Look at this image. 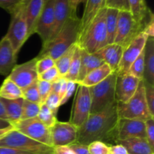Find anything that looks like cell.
Listing matches in <instances>:
<instances>
[{"label":"cell","mask_w":154,"mask_h":154,"mask_svg":"<svg viewBox=\"0 0 154 154\" xmlns=\"http://www.w3.org/2000/svg\"><path fill=\"white\" fill-rule=\"evenodd\" d=\"M77 84H77L76 82H75V81H67V87H66V92H65L63 98L61 99L60 105H64V104H66V102L69 101V99H70L71 96L74 94L75 91L76 90Z\"/></svg>","instance_id":"cell-44"},{"label":"cell","mask_w":154,"mask_h":154,"mask_svg":"<svg viewBox=\"0 0 154 154\" xmlns=\"http://www.w3.org/2000/svg\"><path fill=\"white\" fill-rule=\"evenodd\" d=\"M23 0H0V8L11 14Z\"/></svg>","instance_id":"cell-45"},{"label":"cell","mask_w":154,"mask_h":154,"mask_svg":"<svg viewBox=\"0 0 154 154\" xmlns=\"http://www.w3.org/2000/svg\"><path fill=\"white\" fill-rule=\"evenodd\" d=\"M0 147H11L32 154H53V147L38 142L14 129L0 139Z\"/></svg>","instance_id":"cell-6"},{"label":"cell","mask_w":154,"mask_h":154,"mask_svg":"<svg viewBox=\"0 0 154 154\" xmlns=\"http://www.w3.org/2000/svg\"><path fill=\"white\" fill-rule=\"evenodd\" d=\"M10 14L11 16V19L5 36L10 41L15 54L17 56L21 48L29 38L28 27L23 14L20 4Z\"/></svg>","instance_id":"cell-7"},{"label":"cell","mask_w":154,"mask_h":154,"mask_svg":"<svg viewBox=\"0 0 154 154\" xmlns=\"http://www.w3.org/2000/svg\"><path fill=\"white\" fill-rule=\"evenodd\" d=\"M126 3H127V5H128V0H126ZM128 7H129V5H128Z\"/></svg>","instance_id":"cell-55"},{"label":"cell","mask_w":154,"mask_h":154,"mask_svg":"<svg viewBox=\"0 0 154 154\" xmlns=\"http://www.w3.org/2000/svg\"><path fill=\"white\" fill-rule=\"evenodd\" d=\"M40 105L39 104L29 102L24 99L20 120L37 117L38 115L39 110H40Z\"/></svg>","instance_id":"cell-33"},{"label":"cell","mask_w":154,"mask_h":154,"mask_svg":"<svg viewBox=\"0 0 154 154\" xmlns=\"http://www.w3.org/2000/svg\"><path fill=\"white\" fill-rule=\"evenodd\" d=\"M80 26L81 19L77 14L71 15L57 35L42 47L36 58L40 59L48 56L54 60H57L63 53L78 43Z\"/></svg>","instance_id":"cell-2"},{"label":"cell","mask_w":154,"mask_h":154,"mask_svg":"<svg viewBox=\"0 0 154 154\" xmlns=\"http://www.w3.org/2000/svg\"><path fill=\"white\" fill-rule=\"evenodd\" d=\"M44 5V0H23L20 2L29 37L34 34L35 24L43 9Z\"/></svg>","instance_id":"cell-17"},{"label":"cell","mask_w":154,"mask_h":154,"mask_svg":"<svg viewBox=\"0 0 154 154\" xmlns=\"http://www.w3.org/2000/svg\"><path fill=\"white\" fill-rule=\"evenodd\" d=\"M144 71L143 81L154 85V38H147L144 48Z\"/></svg>","instance_id":"cell-23"},{"label":"cell","mask_w":154,"mask_h":154,"mask_svg":"<svg viewBox=\"0 0 154 154\" xmlns=\"http://www.w3.org/2000/svg\"><path fill=\"white\" fill-rule=\"evenodd\" d=\"M144 86L147 107L151 115L154 117V85L144 81Z\"/></svg>","instance_id":"cell-36"},{"label":"cell","mask_w":154,"mask_h":154,"mask_svg":"<svg viewBox=\"0 0 154 154\" xmlns=\"http://www.w3.org/2000/svg\"><path fill=\"white\" fill-rule=\"evenodd\" d=\"M0 99L5 107L8 121L12 125L20 121L22 115L23 104L24 99L23 98L16 99H5L2 98Z\"/></svg>","instance_id":"cell-26"},{"label":"cell","mask_w":154,"mask_h":154,"mask_svg":"<svg viewBox=\"0 0 154 154\" xmlns=\"http://www.w3.org/2000/svg\"><path fill=\"white\" fill-rule=\"evenodd\" d=\"M12 126H13V125H12L8 120H2V119H0V129H6V128H8Z\"/></svg>","instance_id":"cell-53"},{"label":"cell","mask_w":154,"mask_h":154,"mask_svg":"<svg viewBox=\"0 0 154 154\" xmlns=\"http://www.w3.org/2000/svg\"><path fill=\"white\" fill-rule=\"evenodd\" d=\"M147 38L148 37L144 32H141L125 48L122 56L121 61L116 72L117 75H120L129 72L131 65L144 51Z\"/></svg>","instance_id":"cell-13"},{"label":"cell","mask_w":154,"mask_h":154,"mask_svg":"<svg viewBox=\"0 0 154 154\" xmlns=\"http://www.w3.org/2000/svg\"><path fill=\"white\" fill-rule=\"evenodd\" d=\"M13 126L14 129L26 136L45 145L53 147L51 129L44 125L38 117L20 120Z\"/></svg>","instance_id":"cell-10"},{"label":"cell","mask_w":154,"mask_h":154,"mask_svg":"<svg viewBox=\"0 0 154 154\" xmlns=\"http://www.w3.org/2000/svg\"><path fill=\"white\" fill-rule=\"evenodd\" d=\"M0 98L5 99L22 98V90L11 80L6 78L0 87Z\"/></svg>","instance_id":"cell-29"},{"label":"cell","mask_w":154,"mask_h":154,"mask_svg":"<svg viewBox=\"0 0 154 154\" xmlns=\"http://www.w3.org/2000/svg\"><path fill=\"white\" fill-rule=\"evenodd\" d=\"M116 78L117 73L112 72L102 82L90 87L91 96L90 114L99 112L116 102Z\"/></svg>","instance_id":"cell-5"},{"label":"cell","mask_w":154,"mask_h":154,"mask_svg":"<svg viewBox=\"0 0 154 154\" xmlns=\"http://www.w3.org/2000/svg\"><path fill=\"white\" fill-rule=\"evenodd\" d=\"M123 51V47L113 43L105 45L95 54L109 66L112 72H116L121 61Z\"/></svg>","instance_id":"cell-19"},{"label":"cell","mask_w":154,"mask_h":154,"mask_svg":"<svg viewBox=\"0 0 154 154\" xmlns=\"http://www.w3.org/2000/svg\"><path fill=\"white\" fill-rule=\"evenodd\" d=\"M109 154H128V152L122 144H117L109 146Z\"/></svg>","instance_id":"cell-48"},{"label":"cell","mask_w":154,"mask_h":154,"mask_svg":"<svg viewBox=\"0 0 154 154\" xmlns=\"http://www.w3.org/2000/svg\"><path fill=\"white\" fill-rule=\"evenodd\" d=\"M119 11H120L117 9L107 8L106 15H105V26H106L108 45L113 44L114 42Z\"/></svg>","instance_id":"cell-28"},{"label":"cell","mask_w":154,"mask_h":154,"mask_svg":"<svg viewBox=\"0 0 154 154\" xmlns=\"http://www.w3.org/2000/svg\"><path fill=\"white\" fill-rule=\"evenodd\" d=\"M54 2L55 0H48L45 2L35 27L34 33L41 38L42 47L49 42L52 34L54 24Z\"/></svg>","instance_id":"cell-12"},{"label":"cell","mask_w":154,"mask_h":154,"mask_svg":"<svg viewBox=\"0 0 154 154\" xmlns=\"http://www.w3.org/2000/svg\"><path fill=\"white\" fill-rule=\"evenodd\" d=\"M22 98L29 102L41 105L40 96H39L38 90L37 82L22 90Z\"/></svg>","instance_id":"cell-35"},{"label":"cell","mask_w":154,"mask_h":154,"mask_svg":"<svg viewBox=\"0 0 154 154\" xmlns=\"http://www.w3.org/2000/svg\"><path fill=\"white\" fill-rule=\"evenodd\" d=\"M76 46L77 44L74 45L69 49H68L66 52L63 53L57 60H55V66L61 77H64L69 70V66H70Z\"/></svg>","instance_id":"cell-31"},{"label":"cell","mask_w":154,"mask_h":154,"mask_svg":"<svg viewBox=\"0 0 154 154\" xmlns=\"http://www.w3.org/2000/svg\"><path fill=\"white\" fill-rule=\"evenodd\" d=\"M106 10L107 8H104L99 11L78 39L77 44L89 54H95L108 45L105 26Z\"/></svg>","instance_id":"cell-3"},{"label":"cell","mask_w":154,"mask_h":154,"mask_svg":"<svg viewBox=\"0 0 154 154\" xmlns=\"http://www.w3.org/2000/svg\"><path fill=\"white\" fill-rule=\"evenodd\" d=\"M14 129V126H10L8 128H6V129H0V139L2 138L5 135H6L7 133H8L11 130Z\"/></svg>","instance_id":"cell-54"},{"label":"cell","mask_w":154,"mask_h":154,"mask_svg":"<svg viewBox=\"0 0 154 154\" xmlns=\"http://www.w3.org/2000/svg\"><path fill=\"white\" fill-rule=\"evenodd\" d=\"M17 57L10 41L5 35L0 40V75L8 76L16 66Z\"/></svg>","instance_id":"cell-18"},{"label":"cell","mask_w":154,"mask_h":154,"mask_svg":"<svg viewBox=\"0 0 154 154\" xmlns=\"http://www.w3.org/2000/svg\"><path fill=\"white\" fill-rule=\"evenodd\" d=\"M87 0H69L71 11L73 14H77V9L81 3H85Z\"/></svg>","instance_id":"cell-51"},{"label":"cell","mask_w":154,"mask_h":154,"mask_svg":"<svg viewBox=\"0 0 154 154\" xmlns=\"http://www.w3.org/2000/svg\"><path fill=\"white\" fill-rule=\"evenodd\" d=\"M75 154H90L89 151L88 145L75 142L69 146Z\"/></svg>","instance_id":"cell-47"},{"label":"cell","mask_w":154,"mask_h":154,"mask_svg":"<svg viewBox=\"0 0 154 154\" xmlns=\"http://www.w3.org/2000/svg\"><path fill=\"white\" fill-rule=\"evenodd\" d=\"M146 139L152 148L154 149V119H150L145 122Z\"/></svg>","instance_id":"cell-42"},{"label":"cell","mask_w":154,"mask_h":154,"mask_svg":"<svg viewBox=\"0 0 154 154\" xmlns=\"http://www.w3.org/2000/svg\"><path fill=\"white\" fill-rule=\"evenodd\" d=\"M53 154H75L69 146L53 147Z\"/></svg>","instance_id":"cell-49"},{"label":"cell","mask_w":154,"mask_h":154,"mask_svg":"<svg viewBox=\"0 0 154 154\" xmlns=\"http://www.w3.org/2000/svg\"><path fill=\"white\" fill-rule=\"evenodd\" d=\"M119 117L117 102L112 103L102 111L90 114L84 124L78 129L77 142L88 145L96 141L111 145L115 143V130Z\"/></svg>","instance_id":"cell-1"},{"label":"cell","mask_w":154,"mask_h":154,"mask_svg":"<svg viewBox=\"0 0 154 154\" xmlns=\"http://www.w3.org/2000/svg\"><path fill=\"white\" fill-rule=\"evenodd\" d=\"M105 8L118 11H129L126 0H105Z\"/></svg>","instance_id":"cell-43"},{"label":"cell","mask_w":154,"mask_h":154,"mask_svg":"<svg viewBox=\"0 0 154 154\" xmlns=\"http://www.w3.org/2000/svg\"><path fill=\"white\" fill-rule=\"evenodd\" d=\"M37 60L36 69H37V72L38 75L55 66V60L51 58V57H48V56L42 57L40 59H37Z\"/></svg>","instance_id":"cell-38"},{"label":"cell","mask_w":154,"mask_h":154,"mask_svg":"<svg viewBox=\"0 0 154 154\" xmlns=\"http://www.w3.org/2000/svg\"><path fill=\"white\" fill-rule=\"evenodd\" d=\"M132 138H146L144 121L119 118L115 130V144L118 141Z\"/></svg>","instance_id":"cell-14"},{"label":"cell","mask_w":154,"mask_h":154,"mask_svg":"<svg viewBox=\"0 0 154 154\" xmlns=\"http://www.w3.org/2000/svg\"><path fill=\"white\" fill-rule=\"evenodd\" d=\"M78 85L69 122L78 129L84 124L90 114L91 96L90 87L81 84Z\"/></svg>","instance_id":"cell-9"},{"label":"cell","mask_w":154,"mask_h":154,"mask_svg":"<svg viewBox=\"0 0 154 154\" xmlns=\"http://www.w3.org/2000/svg\"><path fill=\"white\" fill-rule=\"evenodd\" d=\"M51 85H52V84L48 82V81L38 80L37 86L39 96H40L41 104L45 103L50 93H51Z\"/></svg>","instance_id":"cell-40"},{"label":"cell","mask_w":154,"mask_h":154,"mask_svg":"<svg viewBox=\"0 0 154 154\" xmlns=\"http://www.w3.org/2000/svg\"><path fill=\"white\" fill-rule=\"evenodd\" d=\"M142 32H144L148 38H153L154 36V18L153 14L150 13L148 20L146 23Z\"/></svg>","instance_id":"cell-46"},{"label":"cell","mask_w":154,"mask_h":154,"mask_svg":"<svg viewBox=\"0 0 154 154\" xmlns=\"http://www.w3.org/2000/svg\"><path fill=\"white\" fill-rule=\"evenodd\" d=\"M116 144H120L126 149L128 154H153L154 149L150 147L146 138H132L118 141Z\"/></svg>","instance_id":"cell-24"},{"label":"cell","mask_w":154,"mask_h":154,"mask_svg":"<svg viewBox=\"0 0 154 154\" xmlns=\"http://www.w3.org/2000/svg\"><path fill=\"white\" fill-rule=\"evenodd\" d=\"M0 154H32L11 147H0Z\"/></svg>","instance_id":"cell-50"},{"label":"cell","mask_w":154,"mask_h":154,"mask_svg":"<svg viewBox=\"0 0 154 154\" xmlns=\"http://www.w3.org/2000/svg\"><path fill=\"white\" fill-rule=\"evenodd\" d=\"M85 3L86 5L84 14L82 17L80 18L81 26H80L79 38L82 35L86 29L96 17V15L99 13V11L105 8V0H87Z\"/></svg>","instance_id":"cell-21"},{"label":"cell","mask_w":154,"mask_h":154,"mask_svg":"<svg viewBox=\"0 0 154 154\" xmlns=\"http://www.w3.org/2000/svg\"><path fill=\"white\" fill-rule=\"evenodd\" d=\"M52 146H69L77 142L78 128L69 122H60L57 120L51 128Z\"/></svg>","instance_id":"cell-15"},{"label":"cell","mask_w":154,"mask_h":154,"mask_svg":"<svg viewBox=\"0 0 154 154\" xmlns=\"http://www.w3.org/2000/svg\"><path fill=\"white\" fill-rule=\"evenodd\" d=\"M60 102H61V98H60V96L58 94H57V93L51 92L49 96H48V99L45 101V104L51 110V112L54 115L57 116L59 108L61 106L60 105Z\"/></svg>","instance_id":"cell-37"},{"label":"cell","mask_w":154,"mask_h":154,"mask_svg":"<svg viewBox=\"0 0 154 154\" xmlns=\"http://www.w3.org/2000/svg\"><path fill=\"white\" fill-rule=\"evenodd\" d=\"M37 58L32 59L20 65H16L7 77L16 84L21 90L29 87L38 80L36 69Z\"/></svg>","instance_id":"cell-11"},{"label":"cell","mask_w":154,"mask_h":154,"mask_svg":"<svg viewBox=\"0 0 154 154\" xmlns=\"http://www.w3.org/2000/svg\"><path fill=\"white\" fill-rule=\"evenodd\" d=\"M119 118L130 119L144 121L154 119L147 107L144 93V81L141 80L134 96L125 103L117 102Z\"/></svg>","instance_id":"cell-4"},{"label":"cell","mask_w":154,"mask_h":154,"mask_svg":"<svg viewBox=\"0 0 154 154\" xmlns=\"http://www.w3.org/2000/svg\"><path fill=\"white\" fill-rule=\"evenodd\" d=\"M105 63V62L100 57H98L96 54H89L82 49L81 66H80L78 80L76 81L77 84H79L90 72L100 67Z\"/></svg>","instance_id":"cell-22"},{"label":"cell","mask_w":154,"mask_h":154,"mask_svg":"<svg viewBox=\"0 0 154 154\" xmlns=\"http://www.w3.org/2000/svg\"><path fill=\"white\" fill-rule=\"evenodd\" d=\"M37 117L44 125L50 129L52 128L57 121V116H55L51 112V110L45 103L41 104L40 110H39L38 115Z\"/></svg>","instance_id":"cell-32"},{"label":"cell","mask_w":154,"mask_h":154,"mask_svg":"<svg viewBox=\"0 0 154 154\" xmlns=\"http://www.w3.org/2000/svg\"><path fill=\"white\" fill-rule=\"evenodd\" d=\"M153 154H154V153H153Z\"/></svg>","instance_id":"cell-57"},{"label":"cell","mask_w":154,"mask_h":154,"mask_svg":"<svg viewBox=\"0 0 154 154\" xmlns=\"http://www.w3.org/2000/svg\"><path fill=\"white\" fill-rule=\"evenodd\" d=\"M81 49L79 45L77 44L76 48L74 52L73 57H72V61H71L70 66H69V70L67 73L63 78L67 81H75L76 82L78 80V75H79L80 66H81Z\"/></svg>","instance_id":"cell-30"},{"label":"cell","mask_w":154,"mask_h":154,"mask_svg":"<svg viewBox=\"0 0 154 154\" xmlns=\"http://www.w3.org/2000/svg\"><path fill=\"white\" fill-rule=\"evenodd\" d=\"M0 119H2V120H8L7 114H6L5 110V107L4 105H3L1 99H0Z\"/></svg>","instance_id":"cell-52"},{"label":"cell","mask_w":154,"mask_h":154,"mask_svg":"<svg viewBox=\"0 0 154 154\" xmlns=\"http://www.w3.org/2000/svg\"><path fill=\"white\" fill-rule=\"evenodd\" d=\"M60 78H61V76H60L56 66H54L51 69H48L46 72H43V73L38 75V80L48 81V82L50 83H53L54 81H57Z\"/></svg>","instance_id":"cell-41"},{"label":"cell","mask_w":154,"mask_h":154,"mask_svg":"<svg viewBox=\"0 0 154 154\" xmlns=\"http://www.w3.org/2000/svg\"><path fill=\"white\" fill-rule=\"evenodd\" d=\"M111 73H112L111 69H110V67L106 63H105L102 66H101L100 67L90 72L78 84H81V85L85 86V87H91L102 82Z\"/></svg>","instance_id":"cell-27"},{"label":"cell","mask_w":154,"mask_h":154,"mask_svg":"<svg viewBox=\"0 0 154 154\" xmlns=\"http://www.w3.org/2000/svg\"><path fill=\"white\" fill-rule=\"evenodd\" d=\"M143 29L144 27L135 22L129 11H120L114 43L125 49Z\"/></svg>","instance_id":"cell-8"},{"label":"cell","mask_w":154,"mask_h":154,"mask_svg":"<svg viewBox=\"0 0 154 154\" xmlns=\"http://www.w3.org/2000/svg\"><path fill=\"white\" fill-rule=\"evenodd\" d=\"M144 71V51L138 56V58L132 63L129 69V73L135 76L139 80H143Z\"/></svg>","instance_id":"cell-34"},{"label":"cell","mask_w":154,"mask_h":154,"mask_svg":"<svg viewBox=\"0 0 154 154\" xmlns=\"http://www.w3.org/2000/svg\"><path fill=\"white\" fill-rule=\"evenodd\" d=\"M109 144L99 141H96L88 144L90 154H109Z\"/></svg>","instance_id":"cell-39"},{"label":"cell","mask_w":154,"mask_h":154,"mask_svg":"<svg viewBox=\"0 0 154 154\" xmlns=\"http://www.w3.org/2000/svg\"><path fill=\"white\" fill-rule=\"evenodd\" d=\"M47 1H48V0H44V2H46Z\"/></svg>","instance_id":"cell-56"},{"label":"cell","mask_w":154,"mask_h":154,"mask_svg":"<svg viewBox=\"0 0 154 154\" xmlns=\"http://www.w3.org/2000/svg\"><path fill=\"white\" fill-rule=\"evenodd\" d=\"M73 14L69 6V0H55L54 2V24L50 41L61 30L68 18Z\"/></svg>","instance_id":"cell-20"},{"label":"cell","mask_w":154,"mask_h":154,"mask_svg":"<svg viewBox=\"0 0 154 154\" xmlns=\"http://www.w3.org/2000/svg\"><path fill=\"white\" fill-rule=\"evenodd\" d=\"M141 80L126 73L117 75L115 84V99L119 103L127 102L136 92Z\"/></svg>","instance_id":"cell-16"},{"label":"cell","mask_w":154,"mask_h":154,"mask_svg":"<svg viewBox=\"0 0 154 154\" xmlns=\"http://www.w3.org/2000/svg\"><path fill=\"white\" fill-rule=\"evenodd\" d=\"M128 5L129 12L135 22L144 27L151 13L145 0H128Z\"/></svg>","instance_id":"cell-25"}]
</instances>
